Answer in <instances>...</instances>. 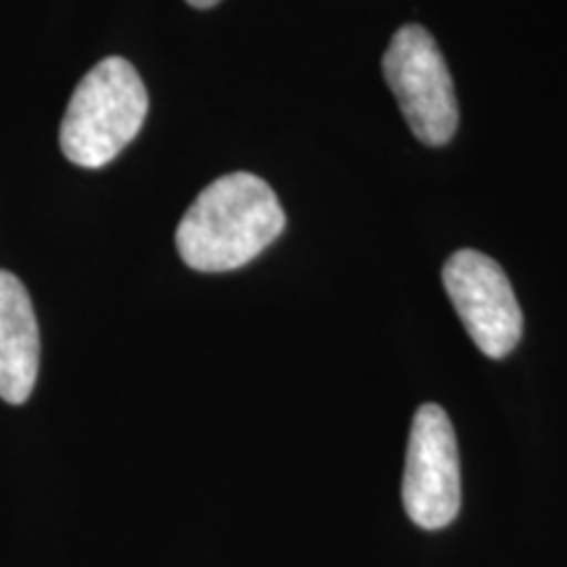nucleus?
Returning <instances> with one entry per match:
<instances>
[{"label":"nucleus","mask_w":567,"mask_h":567,"mask_svg":"<svg viewBox=\"0 0 567 567\" xmlns=\"http://www.w3.org/2000/svg\"><path fill=\"white\" fill-rule=\"evenodd\" d=\"M193 9H213L216 3H221V0H187Z\"/></svg>","instance_id":"nucleus-7"},{"label":"nucleus","mask_w":567,"mask_h":567,"mask_svg":"<svg viewBox=\"0 0 567 567\" xmlns=\"http://www.w3.org/2000/svg\"><path fill=\"white\" fill-rule=\"evenodd\" d=\"M40 371V329L30 292L0 271V400L24 405Z\"/></svg>","instance_id":"nucleus-6"},{"label":"nucleus","mask_w":567,"mask_h":567,"mask_svg":"<svg viewBox=\"0 0 567 567\" xmlns=\"http://www.w3.org/2000/svg\"><path fill=\"white\" fill-rule=\"evenodd\" d=\"M147 90L130 61L105 59L76 84L61 122V151L82 168L111 163L147 118Z\"/></svg>","instance_id":"nucleus-2"},{"label":"nucleus","mask_w":567,"mask_h":567,"mask_svg":"<svg viewBox=\"0 0 567 567\" xmlns=\"http://www.w3.org/2000/svg\"><path fill=\"white\" fill-rule=\"evenodd\" d=\"M381 66L417 140L439 147L455 137L460 122L455 84L429 30L417 24L396 30Z\"/></svg>","instance_id":"nucleus-3"},{"label":"nucleus","mask_w":567,"mask_h":567,"mask_svg":"<svg viewBox=\"0 0 567 567\" xmlns=\"http://www.w3.org/2000/svg\"><path fill=\"white\" fill-rule=\"evenodd\" d=\"M442 281L478 350L507 358L523 337V313L502 266L478 250H457L444 264Z\"/></svg>","instance_id":"nucleus-5"},{"label":"nucleus","mask_w":567,"mask_h":567,"mask_svg":"<svg viewBox=\"0 0 567 567\" xmlns=\"http://www.w3.org/2000/svg\"><path fill=\"white\" fill-rule=\"evenodd\" d=\"M287 226L279 197L260 176L226 174L210 182L184 213L176 250L189 268L224 274L258 258Z\"/></svg>","instance_id":"nucleus-1"},{"label":"nucleus","mask_w":567,"mask_h":567,"mask_svg":"<svg viewBox=\"0 0 567 567\" xmlns=\"http://www.w3.org/2000/svg\"><path fill=\"white\" fill-rule=\"evenodd\" d=\"M460 450L450 415L429 402L417 408L402 476V505L415 526L446 528L460 513Z\"/></svg>","instance_id":"nucleus-4"}]
</instances>
